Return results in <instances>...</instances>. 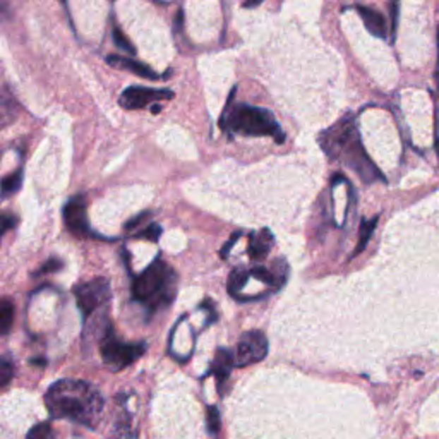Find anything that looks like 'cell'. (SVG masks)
<instances>
[{"label":"cell","mask_w":439,"mask_h":439,"mask_svg":"<svg viewBox=\"0 0 439 439\" xmlns=\"http://www.w3.org/2000/svg\"><path fill=\"white\" fill-rule=\"evenodd\" d=\"M234 366H235L234 354L229 352L227 349H220L213 364H211V373H213L215 378H217L218 386H222L223 383L227 381V378L230 376V371H232Z\"/></svg>","instance_id":"13"},{"label":"cell","mask_w":439,"mask_h":439,"mask_svg":"<svg viewBox=\"0 0 439 439\" xmlns=\"http://www.w3.org/2000/svg\"><path fill=\"white\" fill-rule=\"evenodd\" d=\"M4 232H7L9 229H13L16 225V218L11 217V215H4Z\"/></svg>","instance_id":"29"},{"label":"cell","mask_w":439,"mask_h":439,"mask_svg":"<svg viewBox=\"0 0 439 439\" xmlns=\"http://www.w3.org/2000/svg\"><path fill=\"white\" fill-rule=\"evenodd\" d=\"M355 9H357L359 16H361L362 21H364V26L373 37L378 38L386 37V21L381 13H378V11L373 9V7L366 6H357Z\"/></svg>","instance_id":"11"},{"label":"cell","mask_w":439,"mask_h":439,"mask_svg":"<svg viewBox=\"0 0 439 439\" xmlns=\"http://www.w3.org/2000/svg\"><path fill=\"white\" fill-rule=\"evenodd\" d=\"M206 422H208V431H210L211 436H217L218 431H220V424H222V421H220V412H218L217 407L211 405L210 409H208Z\"/></svg>","instance_id":"20"},{"label":"cell","mask_w":439,"mask_h":439,"mask_svg":"<svg viewBox=\"0 0 439 439\" xmlns=\"http://www.w3.org/2000/svg\"><path fill=\"white\" fill-rule=\"evenodd\" d=\"M160 235H162V229H160V225H157V223H151V225H148L143 232L138 234V237L146 239V241H150V242H158Z\"/></svg>","instance_id":"23"},{"label":"cell","mask_w":439,"mask_h":439,"mask_svg":"<svg viewBox=\"0 0 439 439\" xmlns=\"http://www.w3.org/2000/svg\"><path fill=\"white\" fill-rule=\"evenodd\" d=\"M50 434V426L47 422H42V424L33 426L28 433L26 439H47Z\"/></svg>","instance_id":"22"},{"label":"cell","mask_w":439,"mask_h":439,"mask_svg":"<svg viewBox=\"0 0 439 439\" xmlns=\"http://www.w3.org/2000/svg\"><path fill=\"white\" fill-rule=\"evenodd\" d=\"M45 405L52 417L71 419L88 427L97 426L103 412V398L98 388L78 379L54 383L45 395Z\"/></svg>","instance_id":"1"},{"label":"cell","mask_w":439,"mask_h":439,"mask_svg":"<svg viewBox=\"0 0 439 439\" xmlns=\"http://www.w3.org/2000/svg\"><path fill=\"white\" fill-rule=\"evenodd\" d=\"M107 62L110 66L119 67V69L127 71V73H133L139 78H145V79H158V74L155 73L151 67H148L146 64L133 61V59H127V57H121V55H109L107 57Z\"/></svg>","instance_id":"10"},{"label":"cell","mask_w":439,"mask_h":439,"mask_svg":"<svg viewBox=\"0 0 439 439\" xmlns=\"http://www.w3.org/2000/svg\"><path fill=\"white\" fill-rule=\"evenodd\" d=\"M114 42H115V45L119 47V49H124L126 52H129V54H136V49L133 47V43L129 42V38L126 37V35L122 33L121 30H119V28H115L114 30Z\"/></svg>","instance_id":"21"},{"label":"cell","mask_w":439,"mask_h":439,"mask_svg":"<svg viewBox=\"0 0 439 439\" xmlns=\"http://www.w3.org/2000/svg\"><path fill=\"white\" fill-rule=\"evenodd\" d=\"M319 143L331 160H340L355 174H359V177L364 182H374L378 179H383L376 165L371 162L361 145V138L355 129L352 117L342 119L333 127L326 129L319 136Z\"/></svg>","instance_id":"2"},{"label":"cell","mask_w":439,"mask_h":439,"mask_svg":"<svg viewBox=\"0 0 439 439\" xmlns=\"http://www.w3.org/2000/svg\"><path fill=\"white\" fill-rule=\"evenodd\" d=\"M239 237H241V234H235V235H232V239H230V241H229V244H227L225 247H223L222 253H220V254H222V258H227V254H229L230 247H232V246L235 244V242H237V239H239Z\"/></svg>","instance_id":"28"},{"label":"cell","mask_w":439,"mask_h":439,"mask_svg":"<svg viewBox=\"0 0 439 439\" xmlns=\"http://www.w3.org/2000/svg\"><path fill=\"white\" fill-rule=\"evenodd\" d=\"M64 220H66L67 229L74 235H90V222L86 213V199L85 196H76L64 208Z\"/></svg>","instance_id":"9"},{"label":"cell","mask_w":439,"mask_h":439,"mask_svg":"<svg viewBox=\"0 0 439 439\" xmlns=\"http://www.w3.org/2000/svg\"><path fill=\"white\" fill-rule=\"evenodd\" d=\"M268 354V338L263 331L253 330L247 331L241 337L237 347H235V367H244L256 364V362L263 361Z\"/></svg>","instance_id":"7"},{"label":"cell","mask_w":439,"mask_h":439,"mask_svg":"<svg viewBox=\"0 0 439 439\" xmlns=\"http://www.w3.org/2000/svg\"><path fill=\"white\" fill-rule=\"evenodd\" d=\"M263 0H247V2L244 4V7H253V6H258V4H261Z\"/></svg>","instance_id":"32"},{"label":"cell","mask_w":439,"mask_h":439,"mask_svg":"<svg viewBox=\"0 0 439 439\" xmlns=\"http://www.w3.org/2000/svg\"><path fill=\"white\" fill-rule=\"evenodd\" d=\"M434 74H436V83L439 88V31H438V64H436V71H434Z\"/></svg>","instance_id":"31"},{"label":"cell","mask_w":439,"mask_h":439,"mask_svg":"<svg viewBox=\"0 0 439 439\" xmlns=\"http://www.w3.org/2000/svg\"><path fill=\"white\" fill-rule=\"evenodd\" d=\"M398 7H400V0H391V35L397 33L398 26Z\"/></svg>","instance_id":"26"},{"label":"cell","mask_w":439,"mask_h":439,"mask_svg":"<svg viewBox=\"0 0 439 439\" xmlns=\"http://www.w3.org/2000/svg\"><path fill=\"white\" fill-rule=\"evenodd\" d=\"M251 275H253L254 278H258V280H261L263 283H266V285H270L271 289H280L271 268H263V266H256V268H253V271H251Z\"/></svg>","instance_id":"19"},{"label":"cell","mask_w":439,"mask_h":439,"mask_svg":"<svg viewBox=\"0 0 439 439\" xmlns=\"http://www.w3.org/2000/svg\"><path fill=\"white\" fill-rule=\"evenodd\" d=\"M146 350V343H126L121 342L112 331V326H107L103 331L102 343H100V354H102L103 364L110 371L117 373L124 367L131 366L134 361H138Z\"/></svg>","instance_id":"5"},{"label":"cell","mask_w":439,"mask_h":439,"mask_svg":"<svg viewBox=\"0 0 439 439\" xmlns=\"http://www.w3.org/2000/svg\"><path fill=\"white\" fill-rule=\"evenodd\" d=\"M153 112H155V114H157V112H160V107H158V105H155V107H153Z\"/></svg>","instance_id":"33"},{"label":"cell","mask_w":439,"mask_h":439,"mask_svg":"<svg viewBox=\"0 0 439 439\" xmlns=\"http://www.w3.org/2000/svg\"><path fill=\"white\" fill-rule=\"evenodd\" d=\"M74 295L83 316L90 318L100 306H105L110 301V283L105 278H97L76 287Z\"/></svg>","instance_id":"6"},{"label":"cell","mask_w":439,"mask_h":439,"mask_svg":"<svg viewBox=\"0 0 439 439\" xmlns=\"http://www.w3.org/2000/svg\"><path fill=\"white\" fill-rule=\"evenodd\" d=\"M222 127L247 136H270L277 143H283L285 134L275 115L265 109L251 105H229L222 119Z\"/></svg>","instance_id":"4"},{"label":"cell","mask_w":439,"mask_h":439,"mask_svg":"<svg viewBox=\"0 0 439 439\" xmlns=\"http://www.w3.org/2000/svg\"><path fill=\"white\" fill-rule=\"evenodd\" d=\"M62 266H64V263L61 261V259H55V258H52V259H49V261L45 263V265L42 266V268H40V270L37 271V275L54 273V271L62 270Z\"/></svg>","instance_id":"25"},{"label":"cell","mask_w":439,"mask_h":439,"mask_svg":"<svg viewBox=\"0 0 439 439\" xmlns=\"http://www.w3.org/2000/svg\"><path fill=\"white\" fill-rule=\"evenodd\" d=\"M21 182H23V172L18 170L14 172V174H11L9 177H6L2 181V193L4 196H9V194H14L16 191H19V187H21Z\"/></svg>","instance_id":"18"},{"label":"cell","mask_w":439,"mask_h":439,"mask_svg":"<svg viewBox=\"0 0 439 439\" xmlns=\"http://www.w3.org/2000/svg\"><path fill=\"white\" fill-rule=\"evenodd\" d=\"M13 376H14V367H13V364H11L9 361H6V359H4V361L0 362V385L6 386L7 383H9L11 379H13Z\"/></svg>","instance_id":"24"},{"label":"cell","mask_w":439,"mask_h":439,"mask_svg":"<svg viewBox=\"0 0 439 439\" xmlns=\"http://www.w3.org/2000/svg\"><path fill=\"white\" fill-rule=\"evenodd\" d=\"M110 439H138V433L134 431L133 422H131V419L126 414L117 421Z\"/></svg>","instance_id":"14"},{"label":"cell","mask_w":439,"mask_h":439,"mask_svg":"<svg viewBox=\"0 0 439 439\" xmlns=\"http://www.w3.org/2000/svg\"><path fill=\"white\" fill-rule=\"evenodd\" d=\"M13 323H14V306L9 299H4L2 306H0V331H2V335L9 333Z\"/></svg>","instance_id":"17"},{"label":"cell","mask_w":439,"mask_h":439,"mask_svg":"<svg viewBox=\"0 0 439 439\" xmlns=\"http://www.w3.org/2000/svg\"><path fill=\"white\" fill-rule=\"evenodd\" d=\"M273 235L270 234V230H261L259 234L251 235L249 247H247V253H249L251 259L254 261H263L268 256L271 246H273Z\"/></svg>","instance_id":"12"},{"label":"cell","mask_w":439,"mask_h":439,"mask_svg":"<svg viewBox=\"0 0 439 439\" xmlns=\"http://www.w3.org/2000/svg\"><path fill=\"white\" fill-rule=\"evenodd\" d=\"M177 275L162 259L151 263L133 283V297L150 309L169 306L175 297Z\"/></svg>","instance_id":"3"},{"label":"cell","mask_w":439,"mask_h":439,"mask_svg":"<svg viewBox=\"0 0 439 439\" xmlns=\"http://www.w3.org/2000/svg\"><path fill=\"white\" fill-rule=\"evenodd\" d=\"M174 98V91L170 90H151V88L131 86L121 97V107L127 110L145 109L148 103L162 102V100Z\"/></svg>","instance_id":"8"},{"label":"cell","mask_w":439,"mask_h":439,"mask_svg":"<svg viewBox=\"0 0 439 439\" xmlns=\"http://www.w3.org/2000/svg\"><path fill=\"white\" fill-rule=\"evenodd\" d=\"M436 151L439 157V100L436 103Z\"/></svg>","instance_id":"30"},{"label":"cell","mask_w":439,"mask_h":439,"mask_svg":"<svg viewBox=\"0 0 439 439\" xmlns=\"http://www.w3.org/2000/svg\"><path fill=\"white\" fill-rule=\"evenodd\" d=\"M249 277H251V271H247L244 268L234 270L229 277V292L232 295H237L242 289H244V285L247 283V280H249Z\"/></svg>","instance_id":"16"},{"label":"cell","mask_w":439,"mask_h":439,"mask_svg":"<svg viewBox=\"0 0 439 439\" xmlns=\"http://www.w3.org/2000/svg\"><path fill=\"white\" fill-rule=\"evenodd\" d=\"M148 218H150V211H145V213H141V215H138V217L131 218L129 222L126 223V230H134V229H138V227L141 225V223L145 222V220H148Z\"/></svg>","instance_id":"27"},{"label":"cell","mask_w":439,"mask_h":439,"mask_svg":"<svg viewBox=\"0 0 439 439\" xmlns=\"http://www.w3.org/2000/svg\"><path fill=\"white\" fill-rule=\"evenodd\" d=\"M376 225H378V217H374L373 220H362L361 235H359V244H357V247H355L354 256H357V254H361L362 251L366 249L367 242H369L371 235H373L374 229H376Z\"/></svg>","instance_id":"15"}]
</instances>
